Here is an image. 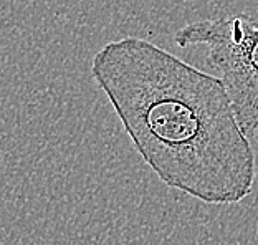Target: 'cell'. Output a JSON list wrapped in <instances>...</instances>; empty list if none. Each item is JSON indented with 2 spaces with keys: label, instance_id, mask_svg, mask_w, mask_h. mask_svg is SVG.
Instances as JSON below:
<instances>
[{
  "label": "cell",
  "instance_id": "obj_1",
  "mask_svg": "<svg viewBox=\"0 0 258 245\" xmlns=\"http://www.w3.org/2000/svg\"><path fill=\"white\" fill-rule=\"evenodd\" d=\"M91 73L134 149L167 188L214 206L251 194L256 156L219 77L138 37L101 46Z\"/></svg>",
  "mask_w": 258,
  "mask_h": 245
},
{
  "label": "cell",
  "instance_id": "obj_2",
  "mask_svg": "<svg viewBox=\"0 0 258 245\" xmlns=\"http://www.w3.org/2000/svg\"><path fill=\"white\" fill-rule=\"evenodd\" d=\"M174 42L180 48L207 46V63L219 73L233 111L247 133L258 131V25L247 15L196 20L179 28Z\"/></svg>",
  "mask_w": 258,
  "mask_h": 245
}]
</instances>
